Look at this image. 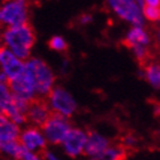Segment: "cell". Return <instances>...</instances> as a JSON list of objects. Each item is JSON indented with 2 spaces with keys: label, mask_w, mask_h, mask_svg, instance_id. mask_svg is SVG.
I'll return each instance as SVG.
<instances>
[{
  "label": "cell",
  "mask_w": 160,
  "mask_h": 160,
  "mask_svg": "<svg viewBox=\"0 0 160 160\" xmlns=\"http://www.w3.org/2000/svg\"><path fill=\"white\" fill-rule=\"evenodd\" d=\"M36 43L33 28L29 23L5 28L2 31V45L16 56L27 61L31 57L32 48Z\"/></svg>",
  "instance_id": "obj_1"
},
{
  "label": "cell",
  "mask_w": 160,
  "mask_h": 160,
  "mask_svg": "<svg viewBox=\"0 0 160 160\" xmlns=\"http://www.w3.org/2000/svg\"><path fill=\"white\" fill-rule=\"evenodd\" d=\"M24 73L30 78L40 98H46L50 90L56 86V76L53 69L40 57H30L25 61Z\"/></svg>",
  "instance_id": "obj_2"
},
{
  "label": "cell",
  "mask_w": 160,
  "mask_h": 160,
  "mask_svg": "<svg viewBox=\"0 0 160 160\" xmlns=\"http://www.w3.org/2000/svg\"><path fill=\"white\" fill-rule=\"evenodd\" d=\"M29 0H2L0 5V27L8 28L28 23Z\"/></svg>",
  "instance_id": "obj_3"
},
{
  "label": "cell",
  "mask_w": 160,
  "mask_h": 160,
  "mask_svg": "<svg viewBox=\"0 0 160 160\" xmlns=\"http://www.w3.org/2000/svg\"><path fill=\"white\" fill-rule=\"evenodd\" d=\"M47 103L53 113L71 118L78 110V102L71 92L62 86H55L48 94Z\"/></svg>",
  "instance_id": "obj_4"
},
{
  "label": "cell",
  "mask_w": 160,
  "mask_h": 160,
  "mask_svg": "<svg viewBox=\"0 0 160 160\" xmlns=\"http://www.w3.org/2000/svg\"><path fill=\"white\" fill-rule=\"evenodd\" d=\"M0 112L7 114L21 127L28 122L27 114L21 112L15 105V97L9 85V79L0 71Z\"/></svg>",
  "instance_id": "obj_5"
},
{
  "label": "cell",
  "mask_w": 160,
  "mask_h": 160,
  "mask_svg": "<svg viewBox=\"0 0 160 160\" xmlns=\"http://www.w3.org/2000/svg\"><path fill=\"white\" fill-rule=\"evenodd\" d=\"M108 8L132 25H144L143 8L135 0H107Z\"/></svg>",
  "instance_id": "obj_6"
},
{
  "label": "cell",
  "mask_w": 160,
  "mask_h": 160,
  "mask_svg": "<svg viewBox=\"0 0 160 160\" xmlns=\"http://www.w3.org/2000/svg\"><path fill=\"white\" fill-rule=\"evenodd\" d=\"M71 128L72 125L69 118L57 113H52L41 127L43 135L50 145H61Z\"/></svg>",
  "instance_id": "obj_7"
},
{
  "label": "cell",
  "mask_w": 160,
  "mask_h": 160,
  "mask_svg": "<svg viewBox=\"0 0 160 160\" xmlns=\"http://www.w3.org/2000/svg\"><path fill=\"white\" fill-rule=\"evenodd\" d=\"M87 138H88V133L86 130L72 126L63 142L61 143L64 154L70 158H78L82 156Z\"/></svg>",
  "instance_id": "obj_8"
},
{
  "label": "cell",
  "mask_w": 160,
  "mask_h": 160,
  "mask_svg": "<svg viewBox=\"0 0 160 160\" xmlns=\"http://www.w3.org/2000/svg\"><path fill=\"white\" fill-rule=\"evenodd\" d=\"M18 141L24 148L40 154L46 150L48 145V142L43 135L41 127L32 126V125L21 129Z\"/></svg>",
  "instance_id": "obj_9"
},
{
  "label": "cell",
  "mask_w": 160,
  "mask_h": 160,
  "mask_svg": "<svg viewBox=\"0 0 160 160\" xmlns=\"http://www.w3.org/2000/svg\"><path fill=\"white\" fill-rule=\"evenodd\" d=\"M25 68V61L16 56L8 48L2 47L0 49V71L6 74L9 81L22 76Z\"/></svg>",
  "instance_id": "obj_10"
},
{
  "label": "cell",
  "mask_w": 160,
  "mask_h": 160,
  "mask_svg": "<svg viewBox=\"0 0 160 160\" xmlns=\"http://www.w3.org/2000/svg\"><path fill=\"white\" fill-rule=\"evenodd\" d=\"M110 147V141L107 136L98 132L88 133V138L86 142V147L83 154L90 159H103L104 152Z\"/></svg>",
  "instance_id": "obj_11"
},
{
  "label": "cell",
  "mask_w": 160,
  "mask_h": 160,
  "mask_svg": "<svg viewBox=\"0 0 160 160\" xmlns=\"http://www.w3.org/2000/svg\"><path fill=\"white\" fill-rule=\"evenodd\" d=\"M52 113L53 112L50 110L47 101L38 97L34 101H32L29 105L27 112V120L32 126L42 127V125L48 120Z\"/></svg>",
  "instance_id": "obj_12"
},
{
  "label": "cell",
  "mask_w": 160,
  "mask_h": 160,
  "mask_svg": "<svg viewBox=\"0 0 160 160\" xmlns=\"http://www.w3.org/2000/svg\"><path fill=\"white\" fill-rule=\"evenodd\" d=\"M9 85L14 96L17 97V98H22V100L27 101L29 103L38 98L36 87L30 80V78L28 77L24 72L17 79L9 81Z\"/></svg>",
  "instance_id": "obj_13"
},
{
  "label": "cell",
  "mask_w": 160,
  "mask_h": 160,
  "mask_svg": "<svg viewBox=\"0 0 160 160\" xmlns=\"http://www.w3.org/2000/svg\"><path fill=\"white\" fill-rule=\"evenodd\" d=\"M21 126L10 119L7 114L0 112V142L18 140Z\"/></svg>",
  "instance_id": "obj_14"
},
{
  "label": "cell",
  "mask_w": 160,
  "mask_h": 160,
  "mask_svg": "<svg viewBox=\"0 0 160 160\" xmlns=\"http://www.w3.org/2000/svg\"><path fill=\"white\" fill-rule=\"evenodd\" d=\"M125 45L127 47H132L134 45H144L147 46L150 42V37L147 31L143 29V25H133L125 37Z\"/></svg>",
  "instance_id": "obj_15"
},
{
  "label": "cell",
  "mask_w": 160,
  "mask_h": 160,
  "mask_svg": "<svg viewBox=\"0 0 160 160\" xmlns=\"http://www.w3.org/2000/svg\"><path fill=\"white\" fill-rule=\"evenodd\" d=\"M22 149H23V145L21 144L18 140L0 142V154L5 156V157L12 158V159H18L21 152H22Z\"/></svg>",
  "instance_id": "obj_16"
},
{
  "label": "cell",
  "mask_w": 160,
  "mask_h": 160,
  "mask_svg": "<svg viewBox=\"0 0 160 160\" xmlns=\"http://www.w3.org/2000/svg\"><path fill=\"white\" fill-rule=\"evenodd\" d=\"M147 80L153 87L160 86V65L159 64H150L145 69L144 73Z\"/></svg>",
  "instance_id": "obj_17"
},
{
  "label": "cell",
  "mask_w": 160,
  "mask_h": 160,
  "mask_svg": "<svg viewBox=\"0 0 160 160\" xmlns=\"http://www.w3.org/2000/svg\"><path fill=\"white\" fill-rule=\"evenodd\" d=\"M126 157V152H125V149L119 145H111L108 148L105 152H104L103 159L107 160H119L123 159Z\"/></svg>",
  "instance_id": "obj_18"
},
{
  "label": "cell",
  "mask_w": 160,
  "mask_h": 160,
  "mask_svg": "<svg viewBox=\"0 0 160 160\" xmlns=\"http://www.w3.org/2000/svg\"><path fill=\"white\" fill-rule=\"evenodd\" d=\"M48 46L52 50L57 53H63L68 49V42L62 36H53L48 41Z\"/></svg>",
  "instance_id": "obj_19"
},
{
  "label": "cell",
  "mask_w": 160,
  "mask_h": 160,
  "mask_svg": "<svg viewBox=\"0 0 160 160\" xmlns=\"http://www.w3.org/2000/svg\"><path fill=\"white\" fill-rule=\"evenodd\" d=\"M143 15L144 18L151 21V22H157L160 21V8L154 6H145L143 7Z\"/></svg>",
  "instance_id": "obj_20"
},
{
  "label": "cell",
  "mask_w": 160,
  "mask_h": 160,
  "mask_svg": "<svg viewBox=\"0 0 160 160\" xmlns=\"http://www.w3.org/2000/svg\"><path fill=\"white\" fill-rule=\"evenodd\" d=\"M130 49L133 52L134 56L136 57L138 61H141V62H143L147 58L148 50H147V47L144 46V45H134V46L130 47Z\"/></svg>",
  "instance_id": "obj_21"
},
{
  "label": "cell",
  "mask_w": 160,
  "mask_h": 160,
  "mask_svg": "<svg viewBox=\"0 0 160 160\" xmlns=\"http://www.w3.org/2000/svg\"><path fill=\"white\" fill-rule=\"evenodd\" d=\"M42 157L40 153L38 152H34V151H31L27 148H24L22 149V152L20 154V160H39L40 158Z\"/></svg>",
  "instance_id": "obj_22"
},
{
  "label": "cell",
  "mask_w": 160,
  "mask_h": 160,
  "mask_svg": "<svg viewBox=\"0 0 160 160\" xmlns=\"http://www.w3.org/2000/svg\"><path fill=\"white\" fill-rule=\"evenodd\" d=\"M93 21H94V17H93L92 14L83 13L79 16L78 22H79L80 25H82V27H87V25H89L90 23H93Z\"/></svg>",
  "instance_id": "obj_23"
},
{
  "label": "cell",
  "mask_w": 160,
  "mask_h": 160,
  "mask_svg": "<svg viewBox=\"0 0 160 160\" xmlns=\"http://www.w3.org/2000/svg\"><path fill=\"white\" fill-rule=\"evenodd\" d=\"M42 157L45 158V159H47V160H58L60 158H58V156H57L54 151H52V150H45L42 152Z\"/></svg>",
  "instance_id": "obj_24"
},
{
  "label": "cell",
  "mask_w": 160,
  "mask_h": 160,
  "mask_svg": "<svg viewBox=\"0 0 160 160\" xmlns=\"http://www.w3.org/2000/svg\"><path fill=\"white\" fill-rule=\"evenodd\" d=\"M123 144L128 148L134 147V145L136 144V138L134 136H132V135H127V136L123 138Z\"/></svg>",
  "instance_id": "obj_25"
},
{
  "label": "cell",
  "mask_w": 160,
  "mask_h": 160,
  "mask_svg": "<svg viewBox=\"0 0 160 160\" xmlns=\"http://www.w3.org/2000/svg\"><path fill=\"white\" fill-rule=\"evenodd\" d=\"M69 67H70V63H69V61L64 60L63 62H62V64H61V71H62L63 73H67Z\"/></svg>",
  "instance_id": "obj_26"
},
{
  "label": "cell",
  "mask_w": 160,
  "mask_h": 160,
  "mask_svg": "<svg viewBox=\"0 0 160 160\" xmlns=\"http://www.w3.org/2000/svg\"><path fill=\"white\" fill-rule=\"evenodd\" d=\"M145 5L148 6H154V7H160V0H144Z\"/></svg>",
  "instance_id": "obj_27"
},
{
  "label": "cell",
  "mask_w": 160,
  "mask_h": 160,
  "mask_svg": "<svg viewBox=\"0 0 160 160\" xmlns=\"http://www.w3.org/2000/svg\"><path fill=\"white\" fill-rule=\"evenodd\" d=\"M3 47L2 45V31H1V29H0V49Z\"/></svg>",
  "instance_id": "obj_28"
},
{
  "label": "cell",
  "mask_w": 160,
  "mask_h": 160,
  "mask_svg": "<svg viewBox=\"0 0 160 160\" xmlns=\"http://www.w3.org/2000/svg\"><path fill=\"white\" fill-rule=\"evenodd\" d=\"M135 1H136V2L138 3V5H140V6L142 7V8H143V7L145 6V2H144V0H135Z\"/></svg>",
  "instance_id": "obj_29"
},
{
  "label": "cell",
  "mask_w": 160,
  "mask_h": 160,
  "mask_svg": "<svg viewBox=\"0 0 160 160\" xmlns=\"http://www.w3.org/2000/svg\"><path fill=\"white\" fill-rule=\"evenodd\" d=\"M157 37H158V42H159V45H160V30L158 31V34H157Z\"/></svg>",
  "instance_id": "obj_30"
},
{
  "label": "cell",
  "mask_w": 160,
  "mask_h": 160,
  "mask_svg": "<svg viewBox=\"0 0 160 160\" xmlns=\"http://www.w3.org/2000/svg\"><path fill=\"white\" fill-rule=\"evenodd\" d=\"M1 2H2V0H0V5H1Z\"/></svg>",
  "instance_id": "obj_31"
}]
</instances>
